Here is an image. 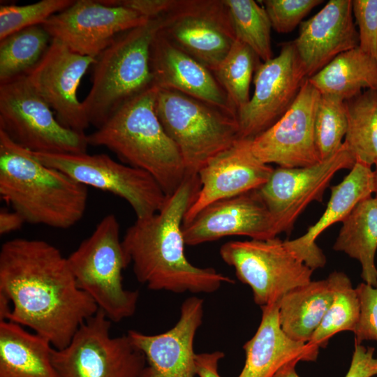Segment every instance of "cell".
Listing matches in <instances>:
<instances>
[{
  "label": "cell",
  "mask_w": 377,
  "mask_h": 377,
  "mask_svg": "<svg viewBox=\"0 0 377 377\" xmlns=\"http://www.w3.org/2000/svg\"><path fill=\"white\" fill-rule=\"evenodd\" d=\"M0 293L12 304L8 320L31 329L56 349L65 348L98 309L77 286L67 258L40 239L15 238L2 244Z\"/></svg>",
  "instance_id": "1"
},
{
  "label": "cell",
  "mask_w": 377,
  "mask_h": 377,
  "mask_svg": "<svg viewBox=\"0 0 377 377\" xmlns=\"http://www.w3.org/2000/svg\"><path fill=\"white\" fill-rule=\"evenodd\" d=\"M200 188L198 175H188L158 212L136 219L123 237L136 279L151 290L212 293L224 283H235L212 267L193 265L186 257L184 219Z\"/></svg>",
  "instance_id": "2"
},
{
  "label": "cell",
  "mask_w": 377,
  "mask_h": 377,
  "mask_svg": "<svg viewBox=\"0 0 377 377\" xmlns=\"http://www.w3.org/2000/svg\"><path fill=\"white\" fill-rule=\"evenodd\" d=\"M0 195L26 223L66 229L84 216L88 189L0 130Z\"/></svg>",
  "instance_id": "3"
},
{
  "label": "cell",
  "mask_w": 377,
  "mask_h": 377,
  "mask_svg": "<svg viewBox=\"0 0 377 377\" xmlns=\"http://www.w3.org/2000/svg\"><path fill=\"white\" fill-rule=\"evenodd\" d=\"M152 85L132 98L100 128L87 135L89 145L105 147L125 164L148 172L168 196L187 174L182 154L161 124Z\"/></svg>",
  "instance_id": "4"
},
{
  "label": "cell",
  "mask_w": 377,
  "mask_h": 377,
  "mask_svg": "<svg viewBox=\"0 0 377 377\" xmlns=\"http://www.w3.org/2000/svg\"><path fill=\"white\" fill-rule=\"evenodd\" d=\"M163 15L115 38L92 65L91 89L82 102L90 125L100 128L128 101L153 84L150 48Z\"/></svg>",
  "instance_id": "5"
},
{
  "label": "cell",
  "mask_w": 377,
  "mask_h": 377,
  "mask_svg": "<svg viewBox=\"0 0 377 377\" xmlns=\"http://www.w3.org/2000/svg\"><path fill=\"white\" fill-rule=\"evenodd\" d=\"M67 259L79 288L108 319L118 323L135 313L139 292L123 285L122 273L131 262L114 214L104 216Z\"/></svg>",
  "instance_id": "6"
},
{
  "label": "cell",
  "mask_w": 377,
  "mask_h": 377,
  "mask_svg": "<svg viewBox=\"0 0 377 377\" xmlns=\"http://www.w3.org/2000/svg\"><path fill=\"white\" fill-rule=\"evenodd\" d=\"M155 110L177 146L188 175L239 139L237 117L179 91L158 88Z\"/></svg>",
  "instance_id": "7"
},
{
  "label": "cell",
  "mask_w": 377,
  "mask_h": 377,
  "mask_svg": "<svg viewBox=\"0 0 377 377\" xmlns=\"http://www.w3.org/2000/svg\"><path fill=\"white\" fill-rule=\"evenodd\" d=\"M0 130L36 153H85V133L64 126L25 75L0 84Z\"/></svg>",
  "instance_id": "8"
},
{
  "label": "cell",
  "mask_w": 377,
  "mask_h": 377,
  "mask_svg": "<svg viewBox=\"0 0 377 377\" xmlns=\"http://www.w3.org/2000/svg\"><path fill=\"white\" fill-rule=\"evenodd\" d=\"M111 323L98 309L65 348H54L52 362L59 377H140L146 364L143 353L127 334L112 337Z\"/></svg>",
  "instance_id": "9"
},
{
  "label": "cell",
  "mask_w": 377,
  "mask_h": 377,
  "mask_svg": "<svg viewBox=\"0 0 377 377\" xmlns=\"http://www.w3.org/2000/svg\"><path fill=\"white\" fill-rule=\"evenodd\" d=\"M219 253L234 267L237 279L251 288L260 307L279 302L290 290L308 283L314 271L277 237L230 241L221 246Z\"/></svg>",
  "instance_id": "10"
},
{
  "label": "cell",
  "mask_w": 377,
  "mask_h": 377,
  "mask_svg": "<svg viewBox=\"0 0 377 377\" xmlns=\"http://www.w3.org/2000/svg\"><path fill=\"white\" fill-rule=\"evenodd\" d=\"M32 154L45 165L67 174L86 186L108 191L125 200L137 219L154 214L166 200L167 195L148 172L117 162L106 154Z\"/></svg>",
  "instance_id": "11"
},
{
  "label": "cell",
  "mask_w": 377,
  "mask_h": 377,
  "mask_svg": "<svg viewBox=\"0 0 377 377\" xmlns=\"http://www.w3.org/2000/svg\"><path fill=\"white\" fill-rule=\"evenodd\" d=\"M161 30L212 73L236 40L223 0H175Z\"/></svg>",
  "instance_id": "12"
},
{
  "label": "cell",
  "mask_w": 377,
  "mask_h": 377,
  "mask_svg": "<svg viewBox=\"0 0 377 377\" xmlns=\"http://www.w3.org/2000/svg\"><path fill=\"white\" fill-rule=\"evenodd\" d=\"M306 79L293 42L283 44L277 57L258 64L253 96L237 111L239 138L252 140L276 122L291 106Z\"/></svg>",
  "instance_id": "13"
},
{
  "label": "cell",
  "mask_w": 377,
  "mask_h": 377,
  "mask_svg": "<svg viewBox=\"0 0 377 377\" xmlns=\"http://www.w3.org/2000/svg\"><path fill=\"white\" fill-rule=\"evenodd\" d=\"M355 160L343 143L331 157L314 165L274 169L267 182L256 192L269 211L279 234L290 233L299 216L312 202L323 201L334 175L350 170Z\"/></svg>",
  "instance_id": "14"
},
{
  "label": "cell",
  "mask_w": 377,
  "mask_h": 377,
  "mask_svg": "<svg viewBox=\"0 0 377 377\" xmlns=\"http://www.w3.org/2000/svg\"><path fill=\"white\" fill-rule=\"evenodd\" d=\"M149 20L128 8L101 0H77L42 24L51 36L73 52L96 58L119 34Z\"/></svg>",
  "instance_id": "15"
},
{
  "label": "cell",
  "mask_w": 377,
  "mask_h": 377,
  "mask_svg": "<svg viewBox=\"0 0 377 377\" xmlns=\"http://www.w3.org/2000/svg\"><path fill=\"white\" fill-rule=\"evenodd\" d=\"M320 95L306 79L285 114L250 140L255 156L264 163L288 168L321 161L314 138V121Z\"/></svg>",
  "instance_id": "16"
},
{
  "label": "cell",
  "mask_w": 377,
  "mask_h": 377,
  "mask_svg": "<svg viewBox=\"0 0 377 377\" xmlns=\"http://www.w3.org/2000/svg\"><path fill=\"white\" fill-rule=\"evenodd\" d=\"M96 58L77 54L52 38L38 64L25 77L65 127L84 133L90 124L78 100L80 81Z\"/></svg>",
  "instance_id": "17"
},
{
  "label": "cell",
  "mask_w": 377,
  "mask_h": 377,
  "mask_svg": "<svg viewBox=\"0 0 377 377\" xmlns=\"http://www.w3.org/2000/svg\"><path fill=\"white\" fill-rule=\"evenodd\" d=\"M203 316V299L191 296L182 302L178 321L166 332L151 335L128 330L131 341L146 360L140 377H195L194 340Z\"/></svg>",
  "instance_id": "18"
},
{
  "label": "cell",
  "mask_w": 377,
  "mask_h": 377,
  "mask_svg": "<svg viewBox=\"0 0 377 377\" xmlns=\"http://www.w3.org/2000/svg\"><path fill=\"white\" fill-rule=\"evenodd\" d=\"M182 232L188 246L226 236L268 239L279 234L275 221L256 190L210 204L190 221L183 223Z\"/></svg>",
  "instance_id": "19"
},
{
  "label": "cell",
  "mask_w": 377,
  "mask_h": 377,
  "mask_svg": "<svg viewBox=\"0 0 377 377\" xmlns=\"http://www.w3.org/2000/svg\"><path fill=\"white\" fill-rule=\"evenodd\" d=\"M250 140L237 139L200 169V188L183 223L213 202L256 190L267 182L274 168L255 156Z\"/></svg>",
  "instance_id": "20"
},
{
  "label": "cell",
  "mask_w": 377,
  "mask_h": 377,
  "mask_svg": "<svg viewBox=\"0 0 377 377\" xmlns=\"http://www.w3.org/2000/svg\"><path fill=\"white\" fill-rule=\"evenodd\" d=\"M153 84L190 96L237 117V110L214 73L170 40L161 30L150 48Z\"/></svg>",
  "instance_id": "21"
},
{
  "label": "cell",
  "mask_w": 377,
  "mask_h": 377,
  "mask_svg": "<svg viewBox=\"0 0 377 377\" xmlns=\"http://www.w3.org/2000/svg\"><path fill=\"white\" fill-rule=\"evenodd\" d=\"M307 78L334 57L359 45L351 0H330L316 15L300 23L293 41Z\"/></svg>",
  "instance_id": "22"
},
{
  "label": "cell",
  "mask_w": 377,
  "mask_h": 377,
  "mask_svg": "<svg viewBox=\"0 0 377 377\" xmlns=\"http://www.w3.org/2000/svg\"><path fill=\"white\" fill-rule=\"evenodd\" d=\"M262 317L255 334L243 346L244 367L238 377H273L292 361L315 362L319 350L295 341L282 330L279 302L260 307Z\"/></svg>",
  "instance_id": "23"
},
{
  "label": "cell",
  "mask_w": 377,
  "mask_h": 377,
  "mask_svg": "<svg viewBox=\"0 0 377 377\" xmlns=\"http://www.w3.org/2000/svg\"><path fill=\"white\" fill-rule=\"evenodd\" d=\"M373 193V170L368 165L355 163L343 179L331 187L330 200L318 221L303 235L284 240L285 245L312 269L323 267L326 258L316 239L334 223L342 222L360 201Z\"/></svg>",
  "instance_id": "24"
},
{
  "label": "cell",
  "mask_w": 377,
  "mask_h": 377,
  "mask_svg": "<svg viewBox=\"0 0 377 377\" xmlns=\"http://www.w3.org/2000/svg\"><path fill=\"white\" fill-rule=\"evenodd\" d=\"M53 350L43 336L16 323L0 321V377H59Z\"/></svg>",
  "instance_id": "25"
},
{
  "label": "cell",
  "mask_w": 377,
  "mask_h": 377,
  "mask_svg": "<svg viewBox=\"0 0 377 377\" xmlns=\"http://www.w3.org/2000/svg\"><path fill=\"white\" fill-rule=\"evenodd\" d=\"M334 296L331 280L311 281L286 293L279 302L283 332L293 340L307 343L319 326Z\"/></svg>",
  "instance_id": "26"
},
{
  "label": "cell",
  "mask_w": 377,
  "mask_h": 377,
  "mask_svg": "<svg viewBox=\"0 0 377 377\" xmlns=\"http://www.w3.org/2000/svg\"><path fill=\"white\" fill-rule=\"evenodd\" d=\"M357 260L361 265V277L367 284L377 286L375 263L377 251V200L369 197L360 201L342 221L333 246Z\"/></svg>",
  "instance_id": "27"
},
{
  "label": "cell",
  "mask_w": 377,
  "mask_h": 377,
  "mask_svg": "<svg viewBox=\"0 0 377 377\" xmlns=\"http://www.w3.org/2000/svg\"><path fill=\"white\" fill-rule=\"evenodd\" d=\"M308 80L320 94L346 101L363 89H377V61L357 47L337 55Z\"/></svg>",
  "instance_id": "28"
},
{
  "label": "cell",
  "mask_w": 377,
  "mask_h": 377,
  "mask_svg": "<svg viewBox=\"0 0 377 377\" xmlns=\"http://www.w3.org/2000/svg\"><path fill=\"white\" fill-rule=\"evenodd\" d=\"M348 128L343 143L355 163L369 167L377 161V89L345 101Z\"/></svg>",
  "instance_id": "29"
},
{
  "label": "cell",
  "mask_w": 377,
  "mask_h": 377,
  "mask_svg": "<svg viewBox=\"0 0 377 377\" xmlns=\"http://www.w3.org/2000/svg\"><path fill=\"white\" fill-rule=\"evenodd\" d=\"M52 40L42 25L24 29L0 40V84L29 73Z\"/></svg>",
  "instance_id": "30"
},
{
  "label": "cell",
  "mask_w": 377,
  "mask_h": 377,
  "mask_svg": "<svg viewBox=\"0 0 377 377\" xmlns=\"http://www.w3.org/2000/svg\"><path fill=\"white\" fill-rule=\"evenodd\" d=\"M334 290L332 304L307 344L316 350L325 347L329 339L343 331L354 332L360 314V303L349 277L334 271L328 276Z\"/></svg>",
  "instance_id": "31"
},
{
  "label": "cell",
  "mask_w": 377,
  "mask_h": 377,
  "mask_svg": "<svg viewBox=\"0 0 377 377\" xmlns=\"http://www.w3.org/2000/svg\"><path fill=\"white\" fill-rule=\"evenodd\" d=\"M236 39L250 47L263 62L272 59V24L264 7L253 0H223Z\"/></svg>",
  "instance_id": "32"
},
{
  "label": "cell",
  "mask_w": 377,
  "mask_h": 377,
  "mask_svg": "<svg viewBox=\"0 0 377 377\" xmlns=\"http://www.w3.org/2000/svg\"><path fill=\"white\" fill-rule=\"evenodd\" d=\"M258 59L250 47L236 39L227 56L213 72L237 111L250 100V84Z\"/></svg>",
  "instance_id": "33"
},
{
  "label": "cell",
  "mask_w": 377,
  "mask_h": 377,
  "mask_svg": "<svg viewBox=\"0 0 377 377\" xmlns=\"http://www.w3.org/2000/svg\"><path fill=\"white\" fill-rule=\"evenodd\" d=\"M348 128L345 101L338 96L321 94L314 121V138L320 161L341 147Z\"/></svg>",
  "instance_id": "34"
},
{
  "label": "cell",
  "mask_w": 377,
  "mask_h": 377,
  "mask_svg": "<svg viewBox=\"0 0 377 377\" xmlns=\"http://www.w3.org/2000/svg\"><path fill=\"white\" fill-rule=\"evenodd\" d=\"M75 0H41L24 5H2L0 7V40L24 29L42 25Z\"/></svg>",
  "instance_id": "35"
},
{
  "label": "cell",
  "mask_w": 377,
  "mask_h": 377,
  "mask_svg": "<svg viewBox=\"0 0 377 377\" xmlns=\"http://www.w3.org/2000/svg\"><path fill=\"white\" fill-rule=\"evenodd\" d=\"M272 28L276 32L292 31L302 20L322 0H265L262 1Z\"/></svg>",
  "instance_id": "36"
},
{
  "label": "cell",
  "mask_w": 377,
  "mask_h": 377,
  "mask_svg": "<svg viewBox=\"0 0 377 377\" xmlns=\"http://www.w3.org/2000/svg\"><path fill=\"white\" fill-rule=\"evenodd\" d=\"M355 289L360 303V314L353 332L355 344L366 341L377 342V286L362 282Z\"/></svg>",
  "instance_id": "37"
},
{
  "label": "cell",
  "mask_w": 377,
  "mask_h": 377,
  "mask_svg": "<svg viewBox=\"0 0 377 377\" xmlns=\"http://www.w3.org/2000/svg\"><path fill=\"white\" fill-rule=\"evenodd\" d=\"M358 27V47L377 61V0L352 1Z\"/></svg>",
  "instance_id": "38"
},
{
  "label": "cell",
  "mask_w": 377,
  "mask_h": 377,
  "mask_svg": "<svg viewBox=\"0 0 377 377\" xmlns=\"http://www.w3.org/2000/svg\"><path fill=\"white\" fill-rule=\"evenodd\" d=\"M377 376V356L375 348L355 344L352 360L345 377H374Z\"/></svg>",
  "instance_id": "39"
},
{
  "label": "cell",
  "mask_w": 377,
  "mask_h": 377,
  "mask_svg": "<svg viewBox=\"0 0 377 377\" xmlns=\"http://www.w3.org/2000/svg\"><path fill=\"white\" fill-rule=\"evenodd\" d=\"M108 6L128 8L148 18L159 17L170 10L175 0H101Z\"/></svg>",
  "instance_id": "40"
},
{
  "label": "cell",
  "mask_w": 377,
  "mask_h": 377,
  "mask_svg": "<svg viewBox=\"0 0 377 377\" xmlns=\"http://www.w3.org/2000/svg\"><path fill=\"white\" fill-rule=\"evenodd\" d=\"M225 357L223 352L196 353L195 374L198 377H221L218 371L219 363Z\"/></svg>",
  "instance_id": "41"
},
{
  "label": "cell",
  "mask_w": 377,
  "mask_h": 377,
  "mask_svg": "<svg viewBox=\"0 0 377 377\" xmlns=\"http://www.w3.org/2000/svg\"><path fill=\"white\" fill-rule=\"evenodd\" d=\"M26 223L23 217L15 211L2 209L0 212V234H8L21 228Z\"/></svg>",
  "instance_id": "42"
},
{
  "label": "cell",
  "mask_w": 377,
  "mask_h": 377,
  "mask_svg": "<svg viewBox=\"0 0 377 377\" xmlns=\"http://www.w3.org/2000/svg\"><path fill=\"white\" fill-rule=\"evenodd\" d=\"M298 362L297 361H292L287 363L273 377H300L296 371V365Z\"/></svg>",
  "instance_id": "43"
},
{
  "label": "cell",
  "mask_w": 377,
  "mask_h": 377,
  "mask_svg": "<svg viewBox=\"0 0 377 377\" xmlns=\"http://www.w3.org/2000/svg\"><path fill=\"white\" fill-rule=\"evenodd\" d=\"M12 311V304L8 297L0 293V321L8 320Z\"/></svg>",
  "instance_id": "44"
},
{
  "label": "cell",
  "mask_w": 377,
  "mask_h": 377,
  "mask_svg": "<svg viewBox=\"0 0 377 377\" xmlns=\"http://www.w3.org/2000/svg\"><path fill=\"white\" fill-rule=\"evenodd\" d=\"M375 170H373V179H374V198L377 200V161L374 163Z\"/></svg>",
  "instance_id": "45"
}]
</instances>
